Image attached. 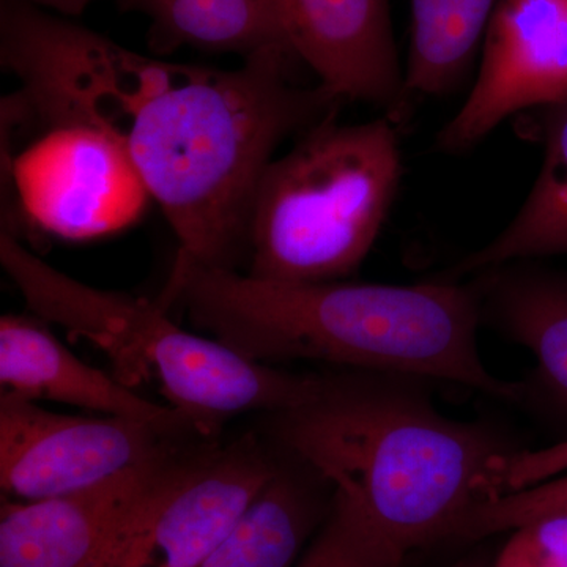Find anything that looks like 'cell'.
<instances>
[{
    "label": "cell",
    "mask_w": 567,
    "mask_h": 567,
    "mask_svg": "<svg viewBox=\"0 0 567 567\" xmlns=\"http://www.w3.org/2000/svg\"><path fill=\"white\" fill-rule=\"evenodd\" d=\"M481 320L536 360L525 399L539 398L567 420V274L520 260L473 275Z\"/></svg>",
    "instance_id": "13"
},
{
    "label": "cell",
    "mask_w": 567,
    "mask_h": 567,
    "mask_svg": "<svg viewBox=\"0 0 567 567\" xmlns=\"http://www.w3.org/2000/svg\"><path fill=\"white\" fill-rule=\"evenodd\" d=\"M557 514H567V473L481 503L462 518L453 537L480 539Z\"/></svg>",
    "instance_id": "19"
},
{
    "label": "cell",
    "mask_w": 567,
    "mask_h": 567,
    "mask_svg": "<svg viewBox=\"0 0 567 567\" xmlns=\"http://www.w3.org/2000/svg\"><path fill=\"white\" fill-rule=\"evenodd\" d=\"M494 567H567V514L514 529Z\"/></svg>",
    "instance_id": "20"
},
{
    "label": "cell",
    "mask_w": 567,
    "mask_h": 567,
    "mask_svg": "<svg viewBox=\"0 0 567 567\" xmlns=\"http://www.w3.org/2000/svg\"><path fill=\"white\" fill-rule=\"evenodd\" d=\"M319 517L309 476L279 466L199 567H293Z\"/></svg>",
    "instance_id": "16"
},
{
    "label": "cell",
    "mask_w": 567,
    "mask_h": 567,
    "mask_svg": "<svg viewBox=\"0 0 567 567\" xmlns=\"http://www.w3.org/2000/svg\"><path fill=\"white\" fill-rule=\"evenodd\" d=\"M0 383L2 391L31 401L47 399L106 416L196 427L174 406L142 399L122 380L85 364L33 317L6 315L0 319Z\"/></svg>",
    "instance_id": "12"
},
{
    "label": "cell",
    "mask_w": 567,
    "mask_h": 567,
    "mask_svg": "<svg viewBox=\"0 0 567 567\" xmlns=\"http://www.w3.org/2000/svg\"><path fill=\"white\" fill-rule=\"evenodd\" d=\"M2 175L18 219L66 241L140 221L151 193L130 156L87 123L35 121L2 106Z\"/></svg>",
    "instance_id": "6"
},
{
    "label": "cell",
    "mask_w": 567,
    "mask_h": 567,
    "mask_svg": "<svg viewBox=\"0 0 567 567\" xmlns=\"http://www.w3.org/2000/svg\"><path fill=\"white\" fill-rule=\"evenodd\" d=\"M498 0H410L412 32L401 122L413 100L456 91L468 76Z\"/></svg>",
    "instance_id": "17"
},
{
    "label": "cell",
    "mask_w": 567,
    "mask_h": 567,
    "mask_svg": "<svg viewBox=\"0 0 567 567\" xmlns=\"http://www.w3.org/2000/svg\"><path fill=\"white\" fill-rule=\"evenodd\" d=\"M188 447L80 494L3 503L0 567H102L123 527Z\"/></svg>",
    "instance_id": "11"
},
{
    "label": "cell",
    "mask_w": 567,
    "mask_h": 567,
    "mask_svg": "<svg viewBox=\"0 0 567 567\" xmlns=\"http://www.w3.org/2000/svg\"><path fill=\"white\" fill-rule=\"evenodd\" d=\"M405 554L360 507L333 492L323 527L293 567H401Z\"/></svg>",
    "instance_id": "18"
},
{
    "label": "cell",
    "mask_w": 567,
    "mask_h": 567,
    "mask_svg": "<svg viewBox=\"0 0 567 567\" xmlns=\"http://www.w3.org/2000/svg\"><path fill=\"white\" fill-rule=\"evenodd\" d=\"M567 102V0H498L465 103L436 134V151L462 155L506 118Z\"/></svg>",
    "instance_id": "9"
},
{
    "label": "cell",
    "mask_w": 567,
    "mask_h": 567,
    "mask_svg": "<svg viewBox=\"0 0 567 567\" xmlns=\"http://www.w3.org/2000/svg\"><path fill=\"white\" fill-rule=\"evenodd\" d=\"M292 52L234 70L147 58L22 0H0L2 99L35 121L87 123L130 156L177 237V256L221 270L246 262L257 183L276 148L338 115L322 84H297Z\"/></svg>",
    "instance_id": "1"
},
{
    "label": "cell",
    "mask_w": 567,
    "mask_h": 567,
    "mask_svg": "<svg viewBox=\"0 0 567 567\" xmlns=\"http://www.w3.org/2000/svg\"><path fill=\"white\" fill-rule=\"evenodd\" d=\"M287 47L341 100L372 104L399 125L404 69L388 0H274Z\"/></svg>",
    "instance_id": "10"
},
{
    "label": "cell",
    "mask_w": 567,
    "mask_h": 567,
    "mask_svg": "<svg viewBox=\"0 0 567 567\" xmlns=\"http://www.w3.org/2000/svg\"><path fill=\"white\" fill-rule=\"evenodd\" d=\"M205 436L188 424L61 415L0 395V486L18 502L80 494Z\"/></svg>",
    "instance_id": "7"
},
{
    "label": "cell",
    "mask_w": 567,
    "mask_h": 567,
    "mask_svg": "<svg viewBox=\"0 0 567 567\" xmlns=\"http://www.w3.org/2000/svg\"><path fill=\"white\" fill-rule=\"evenodd\" d=\"M123 10L151 20L148 44L156 54L181 48L234 52L248 58L268 48L287 50L274 0H117Z\"/></svg>",
    "instance_id": "15"
},
{
    "label": "cell",
    "mask_w": 567,
    "mask_h": 567,
    "mask_svg": "<svg viewBox=\"0 0 567 567\" xmlns=\"http://www.w3.org/2000/svg\"><path fill=\"white\" fill-rule=\"evenodd\" d=\"M278 466L252 439L175 458L123 527L102 567H199Z\"/></svg>",
    "instance_id": "8"
},
{
    "label": "cell",
    "mask_w": 567,
    "mask_h": 567,
    "mask_svg": "<svg viewBox=\"0 0 567 567\" xmlns=\"http://www.w3.org/2000/svg\"><path fill=\"white\" fill-rule=\"evenodd\" d=\"M22 2L32 3L43 10H54L65 17H80L95 0H22Z\"/></svg>",
    "instance_id": "21"
},
{
    "label": "cell",
    "mask_w": 567,
    "mask_h": 567,
    "mask_svg": "<svg viewBox=\"0 0 567 567\" xmlns=\"http://www.w3.org/2000/svg\"><path fill=\"white\" fill-rule=\"evenodd\" d=\"M0 264L33 315L100 347L114 364L115 379L130 386L155 371L167 401L205 439L240 413H279L305 404L322 383V377L279 371L218 339L188 333L158 300L76 281L6 229L0 233Z\"/></svg>",
    "instance_id": "4"
},
{
    "label": "cell",
    "mask_w": 567,
    "mask_h": 567,
    "mask_svg": "<svg viewBox=\"0 0 567 567\" xmlns=\"http://www.w3.org/2000/svg\"><path fill=\"white\" fill-rule=\"evenodd\" d=\"M412 380L323 377L315 398L275 413L287 451L405 551L453 537L498 496L496 466L517 451L487 425L440 413Z\"/></svg>",
    "instance_id": "3"
},
{
    "label": "cell",
    "mask_w": 567,
    "mask_h": 567,
    "mask_svg": "<svg viewBox=\"0 0 567 567\" xmlns=\"http://www.w3.org/2000/svg\"><path fill=\"white\" fill-rule=\"evenodd\" d=\"M399 125L339 123L298 136L264 171L246 229V275L334 282L357 274L383 229L402 178Z\"/></svg>",
    "instance_id": "5"
},
{
    "label": "cell",
    "mask_w": 567,
    "mask_h": 567,
    "mask_svg": "<svg viewBox=\"0 0 567 567\" xmlns=\"http://www.w3.org/2000/svg\"><path fill=\"white\" fill-rule=\"evenodd\" d=\"M543 125V166L513 221L436 279L458 281L498 265L567 256V102L546 107Z\"/></svg>",
    "instance_id": "14"
},
{
    "label": "cell",
    "mask_w": 567,
    "mask_h": 567,
    "mask_svg": "<svg viewBox=\"0 0 567 567\" xmlns=\"http://www.w3.org/2000/svg\"><path fill=\"white\" fill-rule=\"evenodd\" d=\"M156 300L254 361H323L445 380L511 404L525 399L524 383L492 374L481 358L473 276L412 286L279 282L177 256Z\"/></svg>",
    "instance_id": "2"
},
{
    "label": "cell",
    "mask_w": 567,
    "mask_h": 567,
    "mask_svg": "<svg viewBox=\"0 0 567 567\" xmlns=\"http://www.w3.org/2000/svg\"><path fill=\"white\" fill-rule=\"evenodd\" d=\"M454 567H481L480 565H476V563H461L458 566Z\"/></svg>",
    "instance_id": "22"
}]
</instances>
